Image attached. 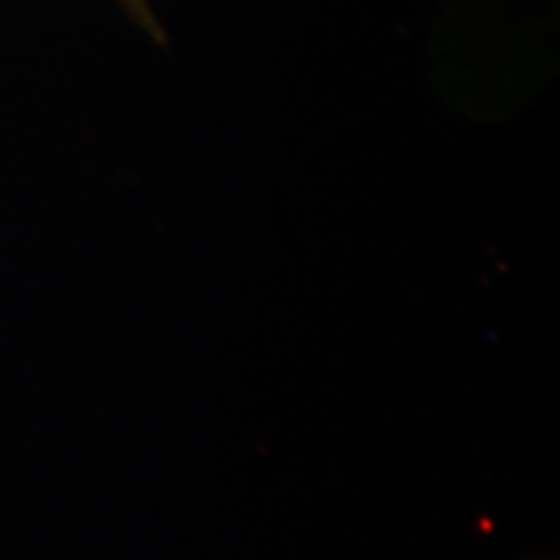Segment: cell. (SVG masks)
<instances>
[{"mask_svg":"<svg viewBox=\"0 0 560 560\" xmlns=\"http://www.w3.org/2000/svg\"><path fill=\"white\" fill-rule=\"evenodd\" d=\"M119 3L125 7V13L138 22L143 32H150V35L160 40V44L165 40L162 38L160 22H156V16H153V10H150V0H119Z\"/></svg>","mask_w":560,"mask_h":560,"instance_id":"1","label":"cell"}]
</instances>
